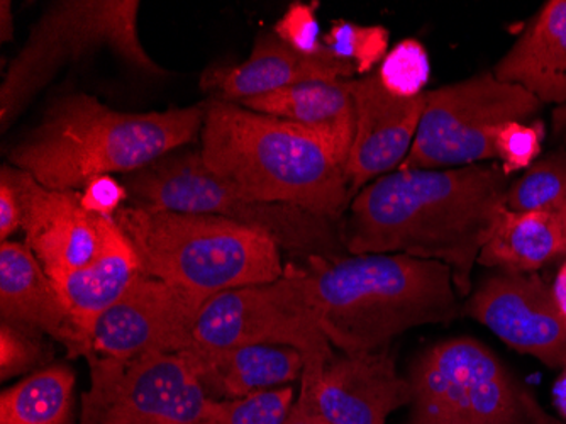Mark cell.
<instances>
[{
  "instance_id": "836d02e7",
  "label": "cell",
  "mask_w": 566,
  "mask_h": 424,
  "mask_svg": "<svg viewBox=\"0 0 566 424\" xmlns=\"http://www.w3.org/2000/svg\"><path fill=\"white\" fill-rule=\"evenodd\" d=\"M283 424H329L313 404L295 400L287 420Z\"/></svg>"
},
{
  "instance_id": "4316f807",
  "label": "cell",
  "mask_w": 566,
  "mask_h": 424,
  "mask_svg": "<svg viewBox=\"0 0 566 424\" xmlns=\"http://www.w3.org/2000/svg\"><path fill=\"white\" fill-rule=\"evenodd\" d=\"M385 91L400 99L424 94L431 79V62L421 41H400L387 53L377 72Z\"/></svg>"
},
{
  "instance_id": "83f0119b",
  "label": "cell",
  "mask_w": 566,
  "mask_h": 424,
  "mask_svg": "<svg viewBox=\"0 0 566 424\" xmlns=\"http://www.w3.org/2000/svg\"><path fill=\"white\" fill-rule=\"evenodd\" d=\"M298 385L260 392L244 400L214 401L202 424H283L297 400Z\"/></svg>"
},
{
  "instance_id": "74e56055",
  "label": "cell",
  "mask_w": 566,
  "mask_h": 424,
  "mask_svg": "<svg viewBox=\"0 0 566 424\" xmlns=\"http://www.w3.org/2000/svg\"><path fill=\"white\" fill-rule=\"evenodd\" d=\"M553 136L565 146L566 149V104L558 105L552 116Z\"/></svg>"
},
{
  "instance_id": "484cf974",
  "label": "cell",
  "mask_w": 566,
  "mask_h": 424,
  "mask_svg": "<svg viewBox=\"0 0 566 424\" xmlns=\"http://www.w3.org/2000/svg\"><path fill=\"white\" fill-rule=\"evenodd\" d=\"M389 43L390 33L384 25H359L343 19L334 22L329 33L324 34V46L364 76L384 62Z\"/></svg>"
},
{
  "instance_id": "d6986e66",
  "label": "cell",
  "mask_w": 566,
  "mask_h": 424,
  "mask_svg": "<svg viewBox=\"0 0 566 424\" xmlns=\"http://www.w3.org/2000/svg\"><path fill=\"white\" fill-rule=\"evenodd\" d=\"M355 73L331 51L321 56L301 55L275 33H263L243 63L206 73L202 85L218 91L219 99L240 104L305 82L349 81Z\"/></svg>"
},
{
  "instance_id": "5bb4252c",
  "label": "cell",
  "mask_w": 566,
  "mask_h": 424,
  "mask_svg": "<svg viewBox=\"0 0 566 424\" xmlns=\"http://www.w3.org/2000/svg\"><path fill=\"white\" fill-rule=\"evenodd\" d=\"M22 204L24 244L43 265L51 282L59 283L97 257L104 238V216L82 206L81 193L53 190L33 175L9 167Z\"/></svg>"
},
{
  "instance_id": "4fadbf2b",
  "label": "cell",
  "mask_w": 566,
  "mask_h": 424,
  "mask_svg": "<svg viewBox=\"0 0 566 424\" xmlns=\"http://www.w3.org/2000/svg\"><path fill=\"white\" fill-rule=\"evenodd\" d=\"M461 314L489 328L516 352L549 369H565L566 318L552 286L537 273L495 270L461 306Z\"/></svg>"
},
{
  "instance_id": "44dd1931",
  "label": "cell",
  "mask_w": 566,
  "mask_h": 424,
  "mask_svg": "<svg viewBox=\"0 0 566 424\" xmlns=\"http://www.w3.org/2000/svg\"><path fill=\"white\" fill-rule=\"evenodd\" d=\"M492 72L543 104H566V0L546 2Z\"/></svg>"
},
{
  "instance_id": "52a82bcc",
  "label": "cell",
  "mask_w": 566,
  "mask_h": 424,
  "mask_svg": "<svg viewBox=\"0 0 566 424\" xmlns=\"http://www.w3.org/2000/svg\"><path fill=\"white\" fill-rule=\"evenodd\" d=\"M138 0H60L44 9L0 85L2 133L50 84L62 66L98 50H111L146 76H165L143 48Z\"/></svg>"
},
{
  "instance_id": "cb8c5ba5",
  "label": "cell",
  "mask_w": 566,
  "mask_h": 424,
  "mask_svg": "<svg viewBox=\"0 0 566 424\" xmlns=\"http://www.w3.org/2000/svg\"><path fill=\"white\" fill-rule=\"evenodd\" d=\"M75 370L50 363L0 394V424H81Z\"/></svg>"
},
{
  "instance_id": "d590c367",
  "label": "cell",
  "mask_w": 566,
  "mask_h": 424,
  "mask_svg": "<svg viewBox=\"0 0 566 424\" xmlns=\"http://www.w3.org/2000/svg\"><path fill=\"white\" fill-rule=\"evenodd\" d=\"M552 397L556 411H558L559 416L566 423V366L562 370V374L556 378L555 384H553Z\"/></svg>"
},
{
  "instance_id": "ffe728a7",
  "label": "cell",
  "mask_w": 566,
  "mask_h": 424,
  "mask_svg": "<svg viewBox=\"0 0 566 424\" xmlns=\"http://www.w3.org/2000/svg\"><path fill=\"white\" fill-rule=\"evenodd\" d=\"M240 105L297 124L316 136L346 168L356 131V104L349 81L305 82L248 99Z\"/></svg>"
},
{
  "instance_id": "7a4b0ae2",
  "label": "cell",
  "mask_w": 566,
  "mask_h": 424,
  "mask_svg": "<svg viewBox=\"0 0 566 424\" xmlns=\"http://www.w3.org/2000/svg\"><path fill=\"white\" fill-rule=\"evenodd\" d=\"M308 304L338 352H377L412 328L461 314L453 273L441 261L402 254L311 258L295 265Z\"/></svg>"
},
{
  "instance_id": "9c48e42d",
  "label": "cell",
  "mask_w": 566,
  "mask_h": 424,
  "mask_svg": "<svg viewBox=\"0 0 566 424\" xmlns=\"http://www.w3.org/2000/svg\"><path fill=\"white\" fill-rule=\"evenodd\" d=\"M418 135L402 170L469 167L494 161V136L511 121L530 123L543 102L516 84L482 72L457 84L424 92Z\"/></svg>"
},
{
  "instance_id": "30bf717a",
  "label": "cell",
  "mask_w": 566,
  "mask_h": 424,
  "mask_svg": "<svg viewBox=\"0 0 566 424\" xmlns=\"http://www.w3.org/2000/svg\"><path fill=\"white\" fill-rule=\"evenodd\" d=\"M193 340L211 349L241 344L294 347L304 356L298 392L316 385L334 353L308 304L295 265H285V272L275 282L238 287L209 298L197 320Z\"/></svg>"
},
{
  "instance_id": "ba28073f",
  "label": "cell",
  "mask_w": 566,
  "mask_h": 424,
  "mask_svg": "<svg viewBox=\"0 0 566 424\" xmlns=\"http://www.w3.org/2000/svg\"><path fill=\"white\" fill-rule=\"evenodd\" d=\"M135 206L218 216L259 229L282 251L307 261L348 255L343 225L287 204L256 203L226 187L203 165L199 152H177L129 175Z\"/></svg>"
},
{
  "instance_id": "3957f363",
  "label": "cell",
  "mask_w": 566,
  "mask_h": 424,
  "mask_svg": "<svg viewBox=\"0 0 566 424\" xmlns=\"http://www.w3.org/2000/svg\"><path fill=\"white\" fill-rule=\"evenodd\" d=\"M203 116L206 104L123 113L92 95H65L9 152V162L48 189L78 193L102 175L136 174L182 148L200 135Z\"/></svg>"
},
{
  "instance_id": "e575fe53",
  "label": "cell",
  "mask_w": 566,
  "mask_h": 424,
  "mask_svg": "<svg viewBox=\"0 0 566 424\" xmlns=\"http://www.w3.org/2000/svg\"><path fill=\"white\" fill-rule=\"evenodd\" d=\"M14 40V19H12V6L8 0L0 2V41L9 43Z\"/></svg>"
},
{
  "instance_id": "d6a6232c",
  "label": "cell",
  "mask_w": 566,
  "mask_h": 424,
  "mask_svg": "<svg viewBox=\"0 0 566 424\" xmlns=\"http://www.w3.org/2000/svg\"><path fill=\"white\" fill-rule=\"evenodd\" d=\"M22 226V204L18 187L12 180L8 165L0 170V241L11 240V236Z\"/></svg>"
},
{
  "instance_id": "277c9868",
  "label": "cell",
  "mask_w": 566,
  "mask_h": 424,
  "mask_svg": "<svg viewBox=\"0 0 566 424\" xmlns=\"http://www.w3.org/2000/svg\"><path fill=\"white\" fill-rule=\"evenodd\" d=\"M199 153L206 168L244 199L287 204L334 221L352 199L346 168L316 136L237 102L206 104Z\"/></svg>"
},
{
  "instance_id": "8d00e7d4",
  "label": "cell",
  "mask_w": 566,
  "mask_h": 424,
  "mask_svg": "<svg viewBox=\"0 0 566 424\" xmlns=\"http://www.w3.org/2000/svg\"><path fill=\"white\" fill-rule=\"evenodd\" d=\"M552 289L556 304H558L559 311H562L563 316L566 318V257L565 260H563L562 267H559L558 273H556Z\"/></svg>"
},
{
  "instance_id": "f546056e",
  "label": "cell",
  "mask_w": 566,
  "mask_h": 424,
  "mask_svg": "<svg viewBox=\"0 0 566 424\" xmlns=\"http://www.w3.org/2000/svg\"><path fill=\"white\" fill-rule=\"evenodd\" d=\"M543 135L545 131L539 121L502 124L494 136L495 158L502 162V170L511 175L512 172L530 168L542 155Z\"/></svg>"
},
{
  "instance_id": "9a60e30c",
  "label": "cell",
  "mask_w": 566,
  "mask_h": 424,
  "mask_svg": "<svg viewBox=\"0 0 566 424\" xmlns=\"http://www.w3.org/2000/svg\"><path fill=\"white\" fill-rule=\"evenodd\" d=\"M297 400L313 404L329 424H385L412 401V385L397 370L390 349L345 353L334 350L308 392Z\"/></svg>"
},
{
  "instance_id": "e0dca14e",
  "label": "cell",
  "mask_w": 566,
  "mask_h": 424,
  "mask_svg": "<svg viewBox=\"0 0 566 424\" xmlns=\"http://www.w3.org/2000/svg\"><path fill=\"white\" fill-rule=\"evenodd\" d=\"M0 321L40 331L63 344L69 359L87 360L92 344L31 248L0 245Z\"/></svg>"
},
{
  "instance_id": "5b68a950",
  "label": "cell",
  "mask_w": 566,
  "mask_h": 424,
  "mask_svg": "<svg viewBox=\"0 0 566 424\" xmlns=\"http://www.w3.org/2000/svg\"><path fill=\"white\" fill-rule=\"evenodd\" d=\"M142 261L145 276L192 294L260 286L285 272L282 250L259 229L218 216L124 206L114 216Z\"/></svg>"
},
{
  "instance_id": "d4e9b609",
  "label": "cell",
  "mask_w": 566,
  "mask_h": 424,
  "mask_svg": "<svg viewBox=\"0 0 566 424\" xmlns=\"http://www.w3.org/2000/svg\"><path fill=\"white\" fill-rule=\"evenodd\" d=\"M505 207L516 213H558L566 207V149L534 162L523 177L512 182Z\"/></svg>"
},
{
  "instance_id": "8fae6325",
  "label": "cell",
  "mask_w": 566,
  "mask_h": 424,
  "mask_svg": "<svg viewBox=\"0 0 566 424\" xmlns=\"http://www.w3.org/2000/svg\"><path fill=\"white\" fill-rule=\"evenodd\" d=\"M81 424H202L212 403L180 353L87 359Z\"/></svg>"
},
{
  "instance_id": "2e32d148",
  "label": "cell",
  "mask_w": 566,
  "mask_h": 424,
  "mask_svg": "<svg viewBox=\"0 0 566 424\" xmlns=\"http://www.w3.org/2000/svg\"><path fill=\"white\" fill-rule=\"evenodd\" d=\"M356 104V131L346 175L355 197L368 182L400 167L415 145L424 94L400 99L385 91L377 73L349 81Z\"/></svg>"
},
{
  "instance_id": "7402d4cb",
  "label": "cell",
  "mask_w": 566,
  "mask_h": 424,
  "mask_svg": "<svg viewBox=\"0 0 566 424\" xmlns=\"http://www.w3.org/2000/svg\"><path fill=\"white\" fill-rule=\"evenodd\" d=\"M102 229L104 238L97 257L84 269L75 270L55 283L88 340L98 316L107 311L143 273L138 254L116 219L104 216Z\"/></svg>"
},
{
  "instance_id": "6da1fadb",
  "label": "cell",
  "mask_w": 566,
  "mask_h": 424,
  "mask_svg": "<svg viewBox=\"0 0 566 424\" xmlns=\"http://www.w3.org/2000/svg\"><path fill=\"white\" fill-rule=\"evenodd\" d=\"M509 175L497 165L397 170L353 197L343 223L348 255L402 254L441 261L460 298L505 209Z\"/></svg>"
},
{
  "instance_id": "4dcf8cb0",
  "label": "cell",
  "mask_w": 566,
  "mask_h": 424,
  "mask_svg": "<svg viewBox=\"0 0 566 424\" xmlns=\"http://www.w3.org/2000/svg\"><path fill=\"white\" fill-rule=\"evenodd\" d=\"M273 33L289 44L292 50L305 56H321L327 53L324 46V37L321 34L319 21H317L316 6L294 2L285 14L279 19Z\"/></svg>"
},
{
  "instance_id": "603a6c76",
  "label": "cell",
  "mask_w": 566,
  "mask_h": 424,
  "mask_svg": "<svg viewBox=\"0 0 566 424\" xmlns=\"http://www.w3.org/2000/svg\"><path fill=\"white\" fill-rule=\"evenodd\" d=\"M566 257V228L558 213H516L505 207L476 263L511 273H536Z\"/></svg>"
},
{
  "instance_id": "1f68e13d",
  "label": "cell",
  "mask_w": 566,
  "mask_h": 424,
  "mask_svg": "<svg viewBox=\"0 0 566 424\" xmlns=\"http://www.w3.org/2000/svg\"><path fill=\"white\" fill-rule=\"evenodd\" d=\"M126 197L127 190L124 185L111 175H102L85 185L82 189L81 203L92 215L114 218L117 210L123 209Z\"/></svg>"
},
{
  "instance_id": "7c38bea8",
  "label": "cell",
  "mask_w": 566,
  "mask_h": 424,
  "mask_svg": "<svg viewBox=\"0 0 566 424\" xmlns=\"http://www.w3.org/2000/svg\"><path fill=\"white\" fill-rule=\"evenodd\" d=\"M208 299L142 273L98 316L91 330L92 355L184 352L196 343L193 331Z\"/></svg>"
},
{
  "instance_id": "f1b7e54d",
  "label": "cell",
  "mask_w": 566,
  "mask_h": 424,
  "mask_svg": "<svg viewBox=\"0 0 566 424\" xmlns=\"http://www.w3.org/2000/svg\"><path fill=\"white\" fill-rule=\"evenodd\" d=\"M53 349L46 341V334L31 328L0 321V379L31 375L50 365Z\"/></svg>"
},
{
  "instance_id": "8992f818",
  "label": "cell",
  "mask_w": 566,
  "mask_h": 424,
  "mask_svg": "<svg viewBox=\"0 0 566 424\" xmlns=\"http://www.w3.org/2000/svg\"><path fill=\"white\" fill-rule=\"evenodd\" d=\"M412 401L402 424H566L476 338L438 341L410 362Z\"/></svg>"
},
{
  "instance_id": "ac0fdd59",
  "label": "cell",
  "mask_w": 566,
  "mask_h": 424,
  "mask_svg": "<svg viewBox=\"0 0 566 424\" xmlns=\"http://www.w3.org/2000/svg\"><path fill=\"white\" fill-rule=\"evenodd\" d=\"M203 392L214 401H237L301 384L304 356L287 344H241L211 349L193 343L180 352Z\"/></svg>"
},
{
  "instance_id": "f35d334b",
  "label": "cell",
  "mask_w": 566,
  "mask_h": 424,
  "mask_svg": "<svg viewBox=\"0 0 566 424\" xmlns=\"http://www.w3.org/2000/svg\"><path fill=\"white\" fill-rule=\"evenodd\" d=\"M562 218H563V223H565V228H566V207H565V210H563V213H562Z\"/></svg>"
}]
</instances>
